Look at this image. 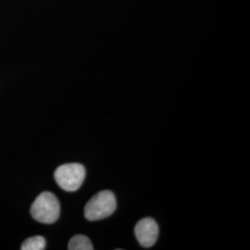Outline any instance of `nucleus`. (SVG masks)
Segmentation results:
<instances>
[{
	"mask_svg": "<svg viewBox=\"0 0 250 250\" xmlns=\"http://www.w3.org/2000/svg\"><path fill=\"white\" fill-rule=\"evenodd\" d=\"M30 212L33 218L41 224H54L61 214L60 201L51 192H43L36 197Z\"/></svg>",
	"mask_w": 250,
	"mask_h": 250,
	"instance_id": "obj_1",
	"label": "nucleus"
},
{
	"mask_svg": "<svg viewBox=\"0 0 250 250\" xmlns=\"http://www.w3.org/2000/svg\"><path fill=\"white\" fill-rule=\"evenodd\" d=\"M117 208L115 195L109 191L104 190L90 199L84 207V216L91 221H99L113 214Z\"/></svg>",
	"mask_w": 250,
	"mask_h": 250,
	"instance_id": "obj_2",
	"label": "nucleus"
},
{
	"mask_svg": "<svg viewBox=\"0 0 250 250\" xmlns=\"http://www.w3.org/2000/svg\"><path fill=\"white\" fill-rule=\"evenodd\" d=\"M54 178L59 187L67 192L78 190L85 178V169L79 163H68L58 167Z\"/></svg>",
	"mask_w": 250,
	"mask_h": 250,
	"instance_id": "obj_3",
	"label": "nucleus"
},
{
	"mask_svg": "<svg viewBox=\"0 0 250 250\" xmlns=\"http://www.w3.org/2000/svg\"><path fill=\"white\" fill-rule=\"evenodd\" d=\"M134 234L138 243L144 248H150L159 237V226L152 218H144L134 227Z\"/></svg>",
	"mask_w": 250,
	"mask_h": 250,
	"instance_id": "obj_4",
	"label": "nucleus"
},
{
	"mask_svg": "<svg viewBox=\"0 0 250 250\" xmlns=\"http://www.w3.org/2000/svg\"><path fill=\"white\" fill-rule=\"evenodd\" d=\"M68 250H92L93 245L88 237L78 234L73 236L68 244Z\"/></svg>",
	"mask_w": 250,
	"mask_h": 250,
	"instance_id": "obj_5",
	"label": "nucleus"
},
{
	"mask_svg": "<svg viewBox=\"0 0 250 250\" xmlns=\"http://www.w3.org/2000/svg\"><path fill=\"white\" fill-rule=\"evenodd\" d=\"M45 249V239L43 236L36 235L26 239L22 243L21 250H43Z\"/></svg>",
	"mask_w": 250,
	"mask_h": 250,
	"instance_id": "obj_6",
	"label": "nucleus"
}]
</instances>
